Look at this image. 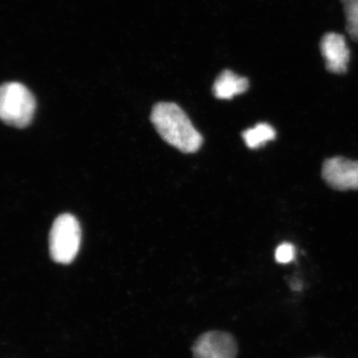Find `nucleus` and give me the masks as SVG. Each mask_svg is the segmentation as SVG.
<instances>
[{
    "label": "nucleus",
    "mask_w": 358,
    "mask_h": 358,
    "mask_svg": "<svg viewBox=\"0 0 358 358\" xmlns=\"http://www.w3.org/2000/svg\"><path fill=\"white\" fill-rule=\"evenodd\" d=\"M193 358H236L238 345L230 334L208 331L195 341Z\"/></svg>",
    "instance_id": "nucleus-5"
},
{
    "label": "nucleus",
    "mask_w": 358,
    "mask_h": 358,
    "mask_svg": "<svg viewBox=\"0 0 358 358\" xmlns=\"http://www.w3.org/2000/svg\"><path fill=\"white\" fill-rule=\"evenodd\" d=\"M322 178L334 189L346 192L358 189V162L336 157L322 166Z\"/></svg>",
    "instance_id": "nucleus-4"
},
{
    "label": "nucleus",
    "mask_w": 358,
    "mask_h": 358,
    "mask_svg": "<svg viewBox=\"0 0 358 358\" xmlns=\"http://www.w3.org/2000/svg\"><path fill=\"white\" fill-rule=\"evenodd\" d=\"M277 136L275 129L266 122H260L252 129H246L242 136L247 147L256 150L265 145L268 141H274Z\"/></svg>",
    "instance_id": "nucleus-8"
},
{
    "label": "nucleus",
    "mask_w": 358,
    "mask_h": 358,
    "mask_svg": "<svg viewBox=\"0 0 358 358\" xmlns=\"http://www.w3.org/2000/svg\"><path fill=\"white\" fill-rule=\"evenodd\" d=\"M36 110V100L30 90L18 82L0 85V121L14 128L31 124Z\"/></svg>",
    "instance_id": "nucleus-2"
},
{
    "label": "nucleus",
    "mask_w": 358,
    "mask_h": 358,
    "mask_svg": "<svg viewBox=\"0 0 358 358\" xmlns=\"http://www.w3.org/2000/svg\"><path fill=\"white\" fill-rule=\"evenodd\" d=\"M345 10V29L355 42H358V0H341Z\"/></svg>",
    "instance_id": "nucleus-9"
},
{
    "label": "nucleus",
    "mask_w": 358,
    "mask_h": 358,
    "mask_svg": "<svg viewBox=\"0 0 358 358\" xmlns=\"http://www.w3.org/2000/svg\"><path fill=\"white\" fill-rule=\"evenodd\" d=\"M249 80L235 74L233 71L224 70L213 85V94L219 100H231L235 96L248 91Z\"/></svg>",
    "instance_id": "nucleus-7"
},
{
    "label": "nucleus",
    "mask_w": 358,
    "mask_h": 358,
    "mask_svg": "<svg viewBox=\"0 0 358 358\" xmlns=\"http://www.w3.org/2000/svg\"><path fill=\"white\" fill-rule=\"evenodd\" d=\"M296 250L291 243H282L275 250V261L280 264H288L294 261Z\"/></svg>",
    "instance_id": "nucleus-10"
},
{
    "label": "nucleus",
    "mask_w": 358,
    "mask_h": 358,
    "mask_svg": "<svg viewBox=\"0 0 358 358\" xmlns=\"http://www.w3.org/2000/svg\"><path fill=\"white\" fill-rule=\"evenodd\" d=\"M313 358H320V357H313Z\"/></svg>",
    "instance_id": "nucleus-11"
},
{
    "label": "nucleus",
    "mask_w": 358,
    "mask_h": 358,
    "mask_svg": "<svg viewBox=\"0 0 358 358\" xmlns=\"http://www.w3.org/2000/svg\"><path fill=\"white\" fill-rule=\"evenodd\" d=\"M81 245V227L76 217L62 214L54 221L49 235V250L54 262L70 264Z\"/></svg>",
    "instance_id": "nucleus-3"
},
{
    "label": "nucleus",
    "mask_w": 358,
    "mask_h": 358,
    "mask_svg": "<svg viewBox=\"0 0 358 358\" xmlns=\"http://www.w3.org/2000/svg\"><path fill=\"white\" fill-rule=\"evenodd\" d=\"M320 51L329 72L339 75L346 73L350 51L343 35L336 32L327 33L320 41Z\"/></svg>",
    "instance_id": "nucleus-6"
},
{
    "label": "nucleus",
    "mask_w": 358,
    "mask_h": 358,
    "mask_svg": "<svg viewBox=\"0 0 358 358\" xmlns=\"http://www.w3.org/2000/svg\"><path fill=\"white\" fill-rule=\"evenodd\" d=\"M157 133L169 145L185 154L201 148L203 138L193 126L185 110L174 103H157L150 115Z\"/></svg>",
    "instance_id": "nucleus-1"
}]
</instances>
